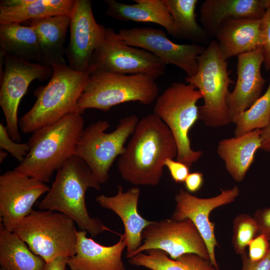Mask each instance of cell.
<instances>
[{
    "label": "cell",
    "instance_id": "52a82bcc",
    "mask_svg": "<svg viewBox=\"0 0 270 270\" xmlns=\"http://www.w3.org/2000/svg\"><path fill=\"white\" fill-rule=\"evenodd\" d=\"M76 224L62 213L33 210L14 232L47 263L58 257L70 258L75 254L78 232Z\"/></svg>",
    "mask_w": 270,
    "mask_h": 270
},
{
    "label": "cell",
    "instance_id": "e0dca14e",
    "mask_svg": "<svg viewBox=\"0 0 270 270\" xmlns=\"http://www.w3.org/2000/svg\"><path fill=\"white\" fill-rule=\"evenodd\" d=\"M237 80L226 103L232 118L248 109L262 96L266 80L261 73L264 63L262 46L238 56Z\"/></svg>",
    "mask_w": 270,
    "mask_h": 270
},
{
    "label": "cell",
    "instance_id": "8d00e7d4",
    "mask_svg": "<svg viewBox=\"0 0 270 270\" xmlns=\"http://www.w3.org/2000/svg\"><path fill=\"white\" fill-rule=\"evenodd\" d=\"M241 256L242 261L241 270H270V248L266 255L258 261L250 260L246 252Z\"/></svg>",
    "mask_w": 270,
    "mask_h": 270
},
{
    "label": "cell",
    "instance_id": "277c9868",
    "mask_svg": "<svg viewBox=\"0 0 270 270\" xmlns=\"http://www.w3.org/2000/svg\"><path fill=\"white\" fill-rule=\"evenodd\" d=\"M52 66L49 82L35 90L34 104L19 121L20 129L24 133H33L75 111L90 76L88 71L75 70L68 64Z\"/></svg>",
    "mask_w": 270,
    "mask_h": 270
},
{
    "label": "cell",
    "instance_id": "603a6c76",
    "mask_svg": "<svg viewBox=\"0 0 270 270\" xmlns=\"http://www.w3.org/2000/svg\"><path fill=\"white\" fill-rule=\"evenodd\" d=\"M128 4L115 0H106V14L123 22H151L163 26L173 37L176 36L174 20L165 0H134Z\"/></svg>",
    "mask_w": 270,
    "mask_h": 270
},
{
    "label": "cell",
    "instance_id": "5b68a950",
    "mask_svg": "<svg viewBox=\"0 0 270 270\" xmlns=\"http://www.w3.org/2000/svg\"><path fill=\"white\" fill-rule=\"evenodd\" d=\"M158 94L156 80L148 75L96 71L90 74L75 111L81 114L88 108L108 112L118 104L130 102L150 104Z\"/></svg>",
    "mask_w": 270,
    "mask_h": 270
},
{
    "label": "cell",
    "instance_id": "8992f818",
    "mask_svg": "<svg viewBox=\"0 0 270 270\" xmlns=\"http://www.w3.org/2000/svg\"><path fill=\"white\" fill-rule=\"evenodd\" d=\"M198 68L186 81L199 90L204 104L198 107V119L210 128L224 126L232 123L226 98L229 85L234 84L229 76L228 62L220 50L217 42H208L205 50L197 58Z\"/></svg>",
    "mask_w": 270,
    "mask_h": 270
},
{
    "label": "cell",
    "instance_id": "9a60e30c",
    "mask_svg": "<svg viewBox=\"0 0 270 270\" xmlns=\"http://www.w3.org/2000/svg\"><path fill=\"white\" fill-rule=\"evenodd\" d=\"M238 186L222 190L216 196L199 198L183 188L174 197L176 206L171 218L177 221L189 219L196 227L207 246L210 262L216 270H220L215 255V248L219 246L214 234V224L210 220V212L214 208L234 202L238 196Z\"/></svg>",
    "mask_w": 270,
    "mask_h": 270
},
{
    "label": "cell",
    "instance_id": "74e56055",
    "mask_svg": "<svg viewBox=\"0 0 270 270\" xmlns=\"http://www.w3.org/2000/svg\"><path fill=\"white\" fill-rule=\"evenodd\" d=\"M185 188L188 192L194 193L198 191L204 183V175L198 172L190 173L184 182Z\"/></svg>",
    "mask_w": 270,
    "mask_h": 270
},
{
    "label": "cell",
    "instance_id": "44dd1931",
    "mask_svg": "<svg viewBox=\"0 0 270 270\" xmlns=\"http://www.w3.org/2000/svg\"><path fill=\"white\" fill-rule=\"evenodd\" d=\"M270 6V0H206L200 6V20L208 35L214 36L226 20H260Z\"/></svg>",
    "mask_w": 270,
    "mask_h": 270
},
{
    "label": "cell",
    "instance_id": "f546056e",
    "mask_svg": "<svg viewBox=\"0 0 270 270\" xmlns=\"http://www.w3.org/2000/svg\"><path fill=\"white\" fill-rule=\"evenodd\" d=\"M234 136L256 129L262 130L270 123V78L264 92L248 109L232 118Z\"/></svg>",
    "mask_w": 270,
    "mask_h": 270
},
{
    "label": "cell",
    "instance_id": "83f0119b",
    "mask_svg": "<svg viewBox=\"0 0 270 270\" xmlns=\"http://www.w3.org/2000/svg\"><path fill=\"white\" fill-rule=\"evenodd\" d=\"M129 258L130 264L152 270H216L210 260L195 254H186L176 259L165 252L150 249Z\"/></svg>",
    "mask_w": 270,
    "mask_h": 270
},
{
    "label": "cell",
    "instance_id": "ee69618b",
    "mask_svg": "<svg viewBox=\"0 0 270 270\" xmlns=\"http://www.w3.org/2000/svg\"></svg>",
    "mask_w": 270,
    "mask_h": 270
},
{
    "label": "cell",
    "instance_id": "484cf974",
    "mask_svg": "<svg viewBox=\"0 0 270 270\" xmlns=\"http://www.w3.org/2000/svg\"><path fill=\"white\" fill-rule=\"evenodd\" d=\"M0 52L24 61L42 64L38 39L34 28L18 23L0 24Z\"/></svg>",
    "mask_w": 270,
    "mask_h": 270
},
{
    "label": "cell",
    "instance_id": "2e32d148",
    "mask_svg": "<svg viewBox=\"0 0 270 270\" xmlns=\"http://www.w3.org/2000/svg\"><path fill=\"white\" fill-rule=\"evenodd\" d=\"M70 18V38L66 51L68 66L75 70L88 71L106 28L96 22L90 0H74Z\"/></svg>",
    "mask_w": 270,
    "mask_h": 270
},
{
    "label": "cell",
    "instance_id": "60d3db41",
    "mask_svg": "<svg viewBox=\"0 0 270 270\" xmlns=\"http://www.w3.org/2000/svg\"><path fill=\"white\" fill-rule=\"evenodd\" d=\"M8 154V152L3 149L0 150V162L1 164L2 163L6 158Z\"/></svg>",
    "mask_w": 270,
    "mask_h": 270
},
{
    "label": "cell",
    "instance_id": "d590c367",
    "mask_svg": "<svg viewBox=\"0 0 270 270\" xmlns=\"http://www.w3.org/2000/svg\"><path fill=\"white\" fill-rule=\"evenodd\" d=\"M254 218L258 228V234H264L270 240V208L258 210Z\"/></svg>",
    "mask_w": 270,
    "mask_h": 270
},
{
    "label": "cell",
    "instance_id": "ab89813d",
    "mask_svg": "<svg viewBox=\"0 0 270 270\" xmlns=\"http://www.w3.org/2000/svg\"><path fill=\"white\" fill-rule=\"evenodd\" d=\"M260 150L270 152V123L262 130Z\"/></svg>",
    "mask_w": 270,
    "mask_h": 270
},
{
    "label": "cell",
    "instance_id": "e575fe53",
    "mask_svg": "<svg viewBox=\"0 0 270 270\" xmlns=\"http://www.w3.org/2000/svg\"><path fill=\"white\" fill-rule=\"evenodd\" d=\"M164 166L168 168L172 180L178 184L184 182L190 174V168L188 166L174 159L166 160Z\"/></svg>",
    "mask_w": 270,
    "mask_h": 270
},
{
    "label": "cell",
    "instance_id": "cb8c5ba5",
    "mask_svg": "<svg viewBox=\"0 0 270 270\" xmlns=\"http://www.w3.org/2000/svg\"><path fill=\"white\" fill-rule=\"evenodd\" d=\"M74 0H1L0 24L56 16H70Z\"/></svg>",
    "mask_w": 270,
    "mask_h": 270
},
{
    "label": "cell",
    "instance_id": "4316f807",
    "mask_svg": "<svg viewBox=\"0 0 270 270\" xmlns=\"http://www.w3.org/2000/svg\"><path fill=\"white\" fill-rule=\"evenodd\" d=\"M46 262L15 232L0 224V265L6 270H44Z\"/></svg>",
    "mask_w": 270,
    "mask_h": 270
},
{
    "label": "cell",
    "instance_id": "d4e9b609",
    "mask_svg": "<svg viewBox=\"0 0 270 270\" xmlns=\"http://www.w3.org/2000/svg\"><path fill=\"white\" fill-rule=\"evenodd\" d=\"M70 20V16L60 15L26 21L36 33L42 64H67L64 44Z\"/></svg>",
    "mask_w": 270,
    "mask_h": 270
},
{
    "label": "cell",
    "instance_id": "5bb4252c",
    "mask_svg": "<svg viewBox=\"0 0 270 270\" xmlns=\"http://www.w3.org/2000/svg\"><path fill=\"white\" fill-rule=\"evenodd\" d=\"M45 182L25 176L14 170L0 176V224L14 232L34 210L37 200L50 190Z\"/></svg>",
    "mask_w": 270,
    "mask_h": 270
},
{
    "label": "cell",
    "instance_id": "7a4b0ae2",
    "mask_svg": "<svg viewBox=\"0 0 270 270\" xmlns=\"http://www.w3.org/2000/svg\"><path fill=\"white\" fill-rule=\"evenodd\" d=\"M84 126L82 114L74 111L37 130L29 140L28 153L14 170L44 182H49L54 172L74 155Z\"/></svg>",
    "mask_w": 270,
    "mask_h": 270
},
{
    "label": "cell",
    "instance_id": "ac0fdd59",
    "mask_svg": "<svg viewBox=\"0 0 270 270\" xmlns=\"http://www.w3.org/2000/svg\"><path fill=\"white\" fill-rule=\"evenodd\" d=\"M140 190L134 186L124 192L121 186L114 196H98L96 200L102 208L116 213L122 220L124 228L126 257L131 258L142 245V234L144 229L152 221L144 218L139 213L138 205Z\"/></svg>",
    "mask_w": 270,
    "mask_h": 270
},
{
    "label": "cell",
    "instance_id": "f35d334b",
    "mask_svg": "<svg viewBox=\"0 0 270 270\" xmlns=\"http://www.w3.org/2000/svg\"><path fill=\"white\" fill-rule=\"evenodd\" d=\"M68 258L58 257L46 263L44 270H66Z\"/></svg>",
    "mask_w": 270,
    "mask_h": 270
},
{
    "label": "cell",
    "instance_id": "6da1fadb",
    "mask_svg": "<svg viewBox=\"0 0 270 270\" xmlns=\"http://www.w3.org/2000/svg\"><path fill=\"white\" fill-rule=\"evenodd\" d=\"M177 155L178 147L171 131L152 113L138 122L118 158L117 168L126 182L136 186H155L162 176L166 160Z\"/></svg>",
    "mask_w": 270,
    "mask_h": 270
},
{
    "label": "cell",
    "instance_id": "4fadbf2b",
    "mask_svg": "<svg viewBox=\"0 0 270 270\" xmlns=\"http://www.w3.org/2000/svg\"><path fill=\"white\" fill-rule=\"evenodd\" d=\"M116 35L124 43L150 52L165 64L178 66L188 77L196 73L197 58L206 48L196 44H176L167 37L162 30L153 28H123L116 32Z\"/></svg>",
    "mask_w": 270,
    "mask_h": 270
},
{
    "label": "cell",
    "instance_id": "ffe728a7",
    "mask_svg": "<svg viewBox=\"0 0 270 270\" xmlns=\"http://www.w3.org/2000/svg\"><path fill=\"white\" fill-rule=\"evenodd\" d=\"M260 20L231 18L220 24L214 36L225 60L262 46Z\"/></svg>",
    "mask_w": 270,
    "mask_h": 270
},
{
    "label": "cell",
    "instance_id": "d6a6232c",
    "mask_svg": "<svg viewBox=\"0 0 270 270\" xmlns=\"http://www.w3.org/2000/svg\"><path fill=\"white\" fill-rule=\"evenodd\" d=\"M260 29L262 40V50L265 70H270V6L260 20Z\"/></svg>",
    "mask_w": 270,
    "mask_h": 270
},
{
    "label": "cell",
    "instance_id": "1f68e13d",
    "mask_svg": "<svg viewBox=\"0 0 270 270\" xmlns=\"http://www.w3.org/2000/svg\"><path fill=\"white\" fill-rule=\"evenodd\" d=\"M0 148L10 152L20 163L24 160L30 150L28 143H20L14 140L6 126L2 122L0 124Z\"/></svg>",
    "mask_w": 270,
    "mask_h": 270
},
{
    "label": "cell",
    "instance_id": "8fae6325",
    "mask_svg": "<svg viewBox=\"0 0 270 270\" xmlns=\"http://www.w3.org/2000/svg\"><path fill=\"white\" fill-rule=\"evenodd\" d=\"M0 55L3 57L4 70L0 75V105L10 138L20 142L22 136L18 114L20 100L33 80L51 78L53 68L24 61L6 53Z\"/></svg>",
    "mask_w": 270,
    "mask_h": 270
},
{
    "label": "cell",
    "instance_id": "3957f363",
    "mask_svg": "<svg viewBox=\"0 0 270 270\" xmlns=\"http://www.w3.org/2000/svg\"><path fill=\"white\" fill-rule=\"evenodd\" d=\"M100 190L97 180L86 164L74 155L56 172L49 191L38 204L41 210H50L70 218L81 230L92 237L105 230L112 231L98 218L90 216L86 204L87 190Z\"/></svg>",
    "mask_w": 270,
    "mask_h": 270
},
{
    "label": "cell",
    "instance_id": "30bf717a",
    "mask_svg": "<svg viewBox=\"0 0 270 270\" xmlns=\"http://www.w3.org/2000/svg\"><path fill=\"white\" fill-rule=\"evenodd\" d=\"M166 64L150 52L128 44L111 28L104 33L88 64L90 74L96 71L134 74H142L154 80L164 74Z\"/></svg>",
    "mask_w": 270,
    "mask_h": 270
},
{
    "label": "cell",
    "instance_id": "f1b7e54d",
    "mask_svg": "<svg viewBox=\"0 0 270 270\" xmlns=\"http://www.w3.org/2000/svg\"><path fill=\"white\" fill-rule=\"evenodd\" d=\"M174 20L175 38L206 44L208 36L198 23L195 13L198 0H165Z\"/></svg>",
    "mask_w": 270,
    "mask_h": 270
},
{
    "label": "cell",
    "instance_id": "ba28073f",
    "mask_svg": "<svg viewBox=\"0 0 270 270\" xmlns=\"http://www.w3.org/2000/svg\"><path fill=\"white\" fill-rule=\"evenodd\" d=\"M200 92L192 84L173 82L156 99L154 113L168 126L176 143V160L190 168L203 154L192 149L189 132L198 119Z\"/></svg>",
    "mask_w": 270,
    "mask_h": 270
},
{
    "label": "cell",
    "instance_id": "836d02e7",
    "mask_svg": "<svg viewBox=\"0 0 270 270\" xmlns=\"http://www.w3.org/2000/svg\"><path fill=\"white\" fill-rule=\"evenodd\" d=\"M248 257L252 261L263 258L270 248V240L264 234H258L248 244Z\"/></svg>",
    "mask_w": 270,
    "mask_h": 270
},
{
    "label": "cell",
    "instance_id": "b9f144b4",
    "mask_svg": "<svg viewBox=\"0 0 270 270\" xmlns=\"http://www.w3.org/2000/svg\"><path fill=\"white\" fill-rule=\"evenodd\" d=\"M0 270H4V268H0Z\"/></svg>",
    "mask_w": 270,
    "mask_h": 270
},
{
    "label": "cell",
    "instance_id": "7bdbcfd3",
    "mask_svg": "<svg viewBox=\"0 0 270 270\" xmlns=\"http://www.w3.org/2000/svg\"></svg>",
    "mask_w": 270,
    "mask_h": 270
},
{
    "label": "cell",
    "instance_id": "4dcf8cb0",
    "mask_svg": "<svg viewBox=\"0 0 270 270\" xmlns=\"http://www.w3.org/2000/svg\"><path fill=\"white\" fill-rule=\"evenodd\" d=\"M258 234V228L254 219L250 215L241 214L233 222L232 244L236 252L240 256L246 253V248Z\"/></svg>",
    "mask_w": 270,
    "mask_h": 270
},
{
    "label": "cell",
    "instance_id": "d6986e66",
    "mask_svg": "<svg viewBox=\"0 0 270 270\" xmlns=\"http://www.w3.org/2000/svg\"><path fill=\"white\" fill-rule=\"evenodd\" d=\"M86 234L78 230L76 252L68 261L70 270H126L122 258L126 248L124 234H119V240L110 246L100 244L87 237Z\"/></svg>",
    "mask_w": 270,
    "mask_h": 270
},
{
    "label": "cell",
    "instance_id": "7c38bea8",
    "mask_svg": "<svg viewBox=\"0 0 270 270\" xmlns=\"http://www.w3.org/2000/svg\"><path fill=\"white\" fill-rule=\"evenodd\" d=\"M142 238V245L132 256L150 249H159L166 252L172 259L192 253L210 260L204 240L189 219L177 221L170 218L152 221L143 230Z\"/></svg>",
    "mask_w": 270,
    "mask_h": 270
},
{
    "label": "cell",
    "instance_id": "9c48e42d",
    "mask_svg": "<svg viewBox=\"0 0 270 270\" xmlns=\"http://www.w3.org/2000/svg\"><path fill=\"white\" fill-rule=\"evenodd\" d=\"M139 121L132 114L121 118L116 128L110 132L106 120H100L84 128L76 144L74 155L88 166L98 182L105 184L109 171L116 158L124 152V144L134 132Z\"/></svg>",
    "mask_w": 270,
    "mask_h": 270
},
{
    "label": "cell",
    "instance_id": "7402d4cb",
    "mask_svg": "<svg viewBox=\"0 0 270 270\" xmlns=\"http://www.w3.org/2000/svg\"><path fill=\"white\" fill-rule=\"evenodd\" d=\"M262 132V130L256 129L218 142V154L235 181H242L253 163L256 153L260 149Z\"/></svg>",
    "mask_w": 270,
    "mask_h": 270
}]
</instances>
